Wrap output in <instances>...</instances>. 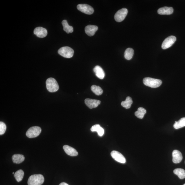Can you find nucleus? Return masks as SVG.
Segmentation results:
<instances>
[{
    "instance_id": "1",
    "label": "nucleus",
    "mask_w": 185,
    "mask_h": 185,
    "mask_svg": "<svg viewBox=\"0 0 185 185\" xmlns=\"http://www.w3.org/2000/svg\"><path fill=\"white\" fill-rule=\"evenodd\" d=\"M144 84L149 87L157 88L160 86L162 84V82L160 79L151 78V77H145L143 79Z\"/></svg>"
},
{
    "instance_id": "2",
    "label": "nucleus",
    "mask_w": 185,
    "mask_h": 185,
    "mask_svg": "<svg viewBox=\"0 0 185 185\" xmlns=\"http://www.w3.org/2000/svg\"><path fill=\"white\" fill-rule=\"evenodd\" d=\"M44 178L42 175H34L29 177L28 180V185H41L44 182Z\"/></svg>"
},
{
    "instance_id": "3",
    "label": "nucleus",
    "mask_w": 185,
    "mask_h": 185,
    "mask_svg": "<svg viewBox=\"0 0 185 185\" xmlns=\"http://www.w3.org/2000/svg\"><path fill=\"white\" fill-rule=\"evenodd\" d=\"M46 86L48 91L52 92H57L59 89V85L56 80L52 77L46 80Z\"/></svg>"
},
{
    "instance_id": "4",
    "label": "nucleus",
    "mask_w": 185,
    "mask_h": 185,
    "mask_svg": "<svg viewBox=\"0 0 185 185\" xmlns=\"http://www.w3.org/2000/svg\"><path fill=\"white\" fill-rule=\"evenodd\" d=\"M73 50L69 47L65 46L60 48L58 50V53L62 56L66 58H71L74 54Z\"/></svg>"
},
{
    "instance_id": "5",
    "label": "nucleus",
    "mask_w": 185,
    "mask_h": 185,
    "mask_svg": "<svg viewBox=\"0 0 185 185\" xmlns=\"http://www.w3.org/2000/svg\"><path fill=\"white\" fill-rule=\"evenodd\" d=\"M41 131L42 129L40 127L38 126L33 127L28 130L26 135L29 138H36L39 136Z\"/></svg>"
},
{
    "instance_id": "6",
    "label": "nucleus",
    "mask_w": 185,
    "mask_h": 185,
    "mask_svg": "<svg viewBox=\"0 0 185 185\" xmlns=\"http://www.w3.org/2000/svg\"><path fill=\"white\" fill-rule=\"evenodd\" d=\"M128 13L127 9L122 8L118 10L114 15V19L116 22H121L125 19Z\"/></svg>"
},
{
    "instance_id": "7",
    "label": "nucleus",
    "mask_w": 185,
    "mask_h": 185,
    "mask_svg": "<svg viewBox=\"0 0 185 185\" xmlns=\"http://www.w3.org/2000/svg\"><path fill=\"white\" fill-rule=\"evenodd\" d=\"M77 8L81 12L87 14H92L94 12L93 8L90 5L87 4H79L77 5Z\"/></svg>"
},
{
    "instance_id": "8",
    "label": "nucleus",
    "mask_w": 185,
    "mask_h": 185,
    "mask_svg": "<svg viewBox=\"0 0 185 185\" xmlns=\"http://www.w3.org/2000/svg\"><path fill=\"white\" fill-rule=\"evenodd\" d=\"M176 40L175 36H171L168 37L163 42L162 47L163 49H165L171 47Z\"/></svg>"
},
{
    "instance_id": "9",
    "label": "nucleus",
    "mask_w": 185,
    "mask_h": 185,
    "mask_svg": "<svg viewBox=\"0 0 185 185\" xmlns=\"http://www.w3.org/2000/svg\"><path fill=\"white\" fill-rule=\"evenodd\" d=\"M111 156L116 162L122 164H125L126 160L124 156L118 151H113L111 153Z\"/></svg>"
},
{
    "instance_id": "10",
    "label": "nucleus",
    "mask_w": 185,
    "mask_h": 185,
    "mask_svg": "<svg viewBox=\"0 0 185 185\" xmlns=\"http://www.w3.org/2000/svg\"><path fill=\"white\" fill-rule=\"evenodd\" d=\"M85 103L89 108L92 109L97 107L101 104V101L98 100L86 99L85 100Z\"/></svg>"
},
{
    "instance_id": "11",
    "label": "nucleus",
    "mask_w": 185,
    "mask_h": 185,
    "mask_svg": "<svg viewBox=\"0 0 185 185\" xmlns=\"http://www.w3.org/2000/svg\"><path fill=\"white\" fill-rule=\"evenodd\" d=\"M34 34L38 38H45L47 34V29L42 27H38L35 28L34 31Z\"/></svg>"
},
{
    "instance_id": "12",
    "label": "nucleus",
    "mask_w": 185,
    "mask_h": 185,
    "mask_svg": "<svg viewBox=\"0 0 185 185\" xmlns=\"http://www.w3.org/2000/svg\"><path fill=\"white\" fill-rule=\"evenodd\" d=\"M173 161L174 163L178 164L182 161L183 159L182 155L180 151L175 150L172 153Z\"/></svg>"
},
{
    "instance_id": "13",
    "label": "nucleus",
    "mask_w": 185,
    "mask_h": 185,
    "mask_svg": "<svg viewBox=\"0 0 185 185\" xmlns=\"http://www.w3.org/2000/svg\"><path fill=\"white\" fill-rule=\"evenodd\" d=\"M98 29V27L97 26L90 25L87 26L85 27V31L88 36H92L95 34Z\"/></svg>"
},
{
    "instance_id": "14",
    "label": "nucleus",
    "mask_w": 185,
    "mask_h": 185,
    "mask_svg": "<svg viewBox=\"0 0 185 185\" xmlns=\"http://www.w3.org/2000/svg\"><path fill=\"white\" fill-rule=\"evenodd\" d=\"M63 149L65 152L68 155L71 156H77L78 153L76 150L70 146L67 145L64 146Z\"/></svg>"
},
{
    "instance_id": "15",
    "label": "nucleus",
    "mask_w": 185,
    "mask_h": 185,
    "mask_svg": "<svg viewBox=\"0 0 185 185\" xmlns=\"http://www.w3.org/2000/svg\"><path fill=\"white\" fill-rule=\"evenodd\" d=\"M157 12L161 15H170L173 13V9L171 7H164L158 9Z\"/></svg>"
},
{
    "instance_id": "16",
    "label": "nucleus",
    "mask_w": 185,
    "mask_h": 185,
    "mask_svg": "<svg viewBox=\"0 0 185 185\" xmlns=\"http://www.w3.org/2000/svg\"><path fill=\"white\" fill-rule=\"evenodd\" d=\"M93 71L98 78L103 79L104 78L105 73L102 68L100 66H97L94 68Z\"/></svg>"
},
{
    "instance_id": "17",
    "label": "nucleus",
    "mask_w": 185,
    "mask_h": 185,
    "mask_svg": "<svg viewBox=\"0 0 185 185\" xmlns=\"http://www.w3.org/2000/svg\"><path fill=\"white\" fill-rule=\"evenodd\" d=\"M90 130L92 132H97L98 135L100 136H103L104 134V129L99 125H95L92 126Z\"/></svg>"
},
{
    "instance_id": "18",
    "label": "nucleus",
    "mask_w": 185,
    "mask_h": 185,
    "mask_svg": "<svg viewBox=\"0 0 185 185\" xmlns=\"http://www.w3.org/2000/svg\"><path fill=\"white\" fill-rule=\"evenodd\" d=\"M25 157L21 154H14L12 156V160L14 163L19 164L24 161Z\"/></svg>"
},
{
    "instance_id": "19",
    "label": "nucleus",
    "mask_w": 185,
    "mask_h": 185,
    "mask_svg": "<svg viewBox=\"0 0 185 185\" xmlns=\"http://www.w3.org/2000/svg\"><path fill=\"white\" fill-rule=\"evenodd\" d=\"M62 24L63 26V29L64 31L69 34V33L73 32V27L68 25V22L66 20H63Z\"/></svg>"
},
{
    "instance_id": "20",
    "label": "nucleus",
    "mask_w": 185,
    "mask_h": 185,
    "mask_svg": "<svg viewBox=\"0 0 185 185\" xmlns=\"http://www.w3.org/2000/svg\"><path fill=\"white\" fill-rule=\"evenodd\" d=\"M133 103L132 99L130 97H127L124 101H123L121 103L122 106L126 109H127L130 108L131 105Z\"/></svg>"
},
{
    "instance_id": "21",
    "label": "nucleus",
    "mask_w": 185,
    "mask_h": 185,
    "mask_svg": "<svg viewBox=\"0 0 185 185\" xmlns=\"http://www.w3.org/2000/svg\"><path fill=\"white\" fill-rule=\"evenodd\" d=\"M173 173L181 179L185 178V171L182 168H177L173 171Z\"/></svg>"
},
{
    "instance_id": "22",
    "label": "nucleus",
    "mask_w": 185,
    "mask_h": 185,
    "mask_svg": "<svg viewBox=\"0 0 185 185\" xmlns=\"http://www.w3.org/2000/svg\"><path fill=\"white\" fill-rule=\"evenodd\" d=\"M147 112V111L142 107H140L137 111L135 112V116L139 119H142Z\"/></svg>"
},
{
    "instance_id": "23",
    "label": "nucleus",
    "mask_w": 185,
    "mask_h": 185,
    "mask_svg": "<svg viewBox=\"0 0 185 185\" xmlns=\"http://www.w3.org/2000/svg\"><path fill=\"white\" fill-rule=\"evenodd\" d=\"M185 126V117L182 118L178 121H175L173 127L175 129H177Z\"/></svg>"
},
{
    "instance_id": "24",
    "label": "nucleus",
    "mask_w": 185,
    "mask_h": 185,
    "mask_svg": "<svg viewBox=\"0 0 185 185\" xmlns=\"http://www.w3.org/2000/svg\"><path fill=\"white\" fill-rule=\"evenodd\" d=\"M134 55V50L132 48H129L126 49L125 52V57L126 60H131Z\"/></svg>"
},
{
    "instance_id": "25",
    "label": "nucleus",
    "mask_w": 185,
    "mask_h": 185,
    "mask_svg": "<svg viewBox=\"0 0 185 185\" xmlns=\"http://www.w3.org/2000/svg\"><path fill=\"white\" fill-rule=\"evenodd\" d=\"M24 175V173L23 170L20 169L16 171L14 174V177L16 180L19 182L23 180Z\"/></svg>"
},
{
    "instance_id": "26",
    "label": "nucleus",
    "mask_w": 185,
    "mask_h": 185,
    "mask_svg": "<svg viewBox=\"0 0 185 185\" xmlns=\"http://www.w3.org/2000/svg\"><path fill=\"white\" fill-rule=\"evenodd\" d=\"M91 90L96 95H100L103 94V90L99 86L93 85L91 86Z\"/></svg>"
},
{
    "instance_id": "27",
    "label": "nucleus",
    "mask_w": 185,
    "mask_h": 185,
    "mask_svg": "<svg viewBox=\"0 0 185 185\" xmlns=\"http://www.w3.org/2000/svg\"><path fill=\"white\" fill-rule=\"evenodd\" d=\"M6 128V125L5 124L2 122H0V134L1 135L4 134Z\"/></svg>"
},
{
    "instance_id": "28",
    "label": "nucleus",
    "mask_w": 185,
    "mask_h": 185,
    "mask_svg": "<svg viewBox=\"0 0 185 185\" xmlns=\"http://www.w3.org/2000/svg\"><path fill=\"white\" fill-rule=\"evenodd\" d=\"M69 185V184H66V183H65V182H62V183H61L60 184V185Z\"/></svg>"
},
{
    "instance_id": "29",
    "label": "nucleus",
    "mask_w": 185,
    "mask_h": 185,
    "mask_svg": "<svg viewBox=\"0 0 185 185\" xmlns=\"http://www.w3.org/2000/svg\"><path fill=\"white\" fill-rule=\"evenodd\" d=\"M14 173H14V172H13V173H12L13 174H14Z\"/></svg>"
},
{
    "instance_id": "30",
    "label": "nucleus",
    "mask_w": 185,
    "mask_h": 185,
    "mask_svg": "<svg viewBox=\"0 0 185 185\" xmlns=\"http://www.w3.org/2000/svg\"><path fill=\"white\" fill-rule=\"evenodd\" d=\"M185 185V184H184V185Z\"/></svg>"
},
{
    "instance_id": "31",
    "label": "nucleus",
    "mask_w": 185,
    "mask_h": 185,
    "mask_svg": "<svg viewBox=\"0 0 185 185\" xmlns=\"http://www.w3.org/2000/svg\"></svg>"
}]
</instances>
